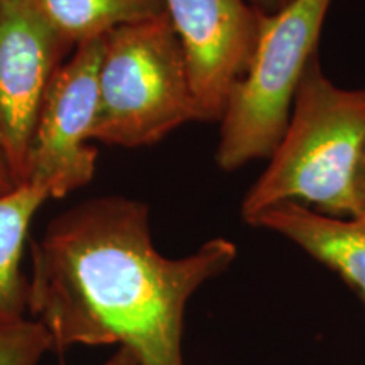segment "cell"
Masks as SVG:
<instances>
[{
    "label": "cell",
    "instance_id": "obj_1",
    "mask_svg": "<svg viewBox=\"0 0 365 365\" xmlns=\"http://www.w3.org/2000/svg\"><path fill=\"white\" fill-rule=\"evenodd\" d=\"M235 259V244L223 237L164 257L153 244L148 205L98 196L53 218L31 242L27 313L48 331L53 352L120 345L139 365H185L188 301Z\"/></svg>",
    "mask_w": 365,
    "mask_h": 365
},
{
    "label": "cell",
    "instance_id": "obj_2",
    "mask_svg": "<svg viewBox=\"0 0 365 365\" xmlns=\"http://www.w3.org/2000/svg\"><path fill=\"white\" fill-rule=\"evenodd\" d=\"M365 149V88L333 85L314 56L267 168L242 200L250 223L293 202L336 218L359 217L357 173Z\"/></svg>",
    "mask_w": 365,
    "mask_h": 365
},
{
    "label": "cell",
    "instance_id": "obj_3",
    "mask_svg": "<svg viewBox=\"0 0 365 365\" xmlns=\"http://www.w3.org/2000/svg\"><path fill=\"white\" fill-rule=\"evenodd\" d=\"M191 120H198V110L185 53L168 12L103 36L98 107L90 140L143 148Z\"/></svg>",
    "mask_w": 365,
    "mask_h": 365
},
{
    "label": "cell",
    "instance_id": "obj_4",
    "mask_svg": "<svg viewBox=\"0 0 365 365\" xmlns=\"http://www.w3.org/2000/svg\"><path fill=\"white\" fill-rule=\"evenodd\" d=\"M333 0H291L264 14L247 70L232 90L220 118L217 164L235 171L271 158L289 122L296 91L317 56L319 34Z\"/></svg>",
    "mask_w": 365,
    "mask_h": 365
},
{
    "label": "cell",
    "instance_id": "obj_5",
    "mask_svg": "<svg viewBox=\"0 0 365 365\" xmlns=\"http://www.w3.org/2000/svg\"><path fill=\"white\" fill-rule=\"evenodd\" d=\"M102 38L76 46L46 91L36 122L26 182L44 186L51 198H63L91 181L97 149L91 148L98 107V70Z\"/></svg>",
    "mask_w": 365,
    "mask_h": 365
},
{
    "label": "cell",
    "instance_id": "obj_6",
    "mask_svg": "<svg viewBox=\"0 0 365 365\" xmlns=\"http://www.w3.org/2000/svg\"><path fill=\"white\" fill-rule=\"evenodd\" d=\"M70 49L34 0H0V158L14 186L26 182L41 105Z\"/></svg>",
    "mask_w": 365,
    "mask_h": 365
},
{
    "label": "cell",
    "instance_id": "obj_7",
    "mask_svg": "<svg viewBox=\"0 0 365 365\" xmlns=\"http://www.w3.org/2000/svg\"><path fill=\"white\" fill-rule=\"evenodd\" d=\"M188 68L198 120H220L247 70L264 14L249 0H164Z\"/></svg>",
    "mask_w": 365,
    "mask_h": 365
},
{
    "label": "cell",
    "instance_id": "obj_8",
    "mask_svg": "<svg viewBox=\"0 0 365 365\" xmlns=\"http://www.w3.org/2000/svg\"><path fill=\"white\" fill-rule=\"evenodd\" d=\"M249 225L286 237L340 274L365 303V217L336 218L286 202L262 212Z\"/></svg>",
    "mask_w": 365,
    "mask_h": 365
},
{
    "label": "cell",
    "instance_id": "obj_9",
    "mask_svg": "<svg viewBox=\"0 0 365 365\" xmlns=\"http://www.w3.org/2000/svg\"><path fill=\"white\" fill-rule=\"evenodd\" d=\"M49 198V190L36 182L0 195V319L27 314L29 279L22 274L21 262L33 218Z\"/></svg>",
    "mask_w": 365,
    "mask_h": 365
},
{
    "label": "cell",
    "instance_id": "obj_10",
    "mask_svg": "<svg viewBox=\"0 0 365 365\" xmlns=\"http://www.w3.org/2000/svg\"><path fill=\"white\" fill-rule=\"evenodd\" d=\"M71 48L103 38L120 26L166 14L164 0H34Z\"/></svg>",
    "mask_w": 365,
    "mask_h": 365
},
{
    "label": "cell",
    "instance_id": "obj_11",
    "mask_svg": "<svg viewBox=\"0 0 365 365\" xmlns=\"http://www.w3.org/2000/svg\"><path fill=\"white\" fill-rule=\"evenodd\" d=\"M53 352L48 331L33 318L0 319V365H38Z\"/></svg>",
    "mask_w": 365,
    "mask_h": 365
},
{
    "label": "cell",
    "instance_id": "obj_12",
    "mask_svg": "<svg viewBox=\"0 0 365 365\" xmlns=\"http://www.w3.org/2000/svg\"><path fill=\"white\" fill-rule=\"evenodd\" d=\"M357 198H359V217H365V149H364L362 159H360L359 173H357Z\"/></svg>",
    "mask_w": 365,
    "mask_h": 365
},
{
    "label": "cell",
    "instance_id": "obj_13",
    "mask_svg": "<svg viewBox=\"0 0 365 365\" xmlns=\"http://www.w3.org/2000/svg\"><path fill=\"white\" fill-rule=\"evenodd\" d=\"M61 365H65V364H61ZM103 365H139V362H137V359H135V355L130 352V350H127V349H118L115 354L112 355L110 359L107 360V362H105Z\"/></svg>",
    "mask_w": 365,
    "mask_h": 365
},
{
    "label": "cell",
    "instance_id": "obj_14",
    "mask_svg": "<svg viewBox=\"0 0 365 365\" xmlns=\"http://www.w3.org/2000/svg\"><path fill=\"white\" fill-rule=\"evenodd\" d=\"M14 188H16V186H14L11 175H9L6 163H4V159L0 158V195L7 193V191H11Z\"/></svg>",
    "mask_w": 365,
    "mask_h": 365
},
{
    "label": "cell",
    "instance_id": "obj_15",
    "mask_svg": "<svg viewBox=\"0 0 365 365\" xmlns=\"http://www.w3.org/2000/svg\"><path fill=\"white\" fill-rule=\"evenodd\" d=\"M249 2L252 4L255 9H259V11L266 14L276 12L281 9V0H249Z\"/></svg>",
    "mask_w": 365,
    "mask_h": 365
},
{
    "label": "cell",
    "instance_id": "obj_16",
    "mask_svg": "<svg viewBox=\"0 0 365 365\" xmlns=\"http://www.w3.org/2000/svg\"><path fill=\"white\" fill-rule=\"evenodd\" d=\"M287 2H291V0H281V7H282V6H286Z\"/></svg>",
    "mask_w": 365,
    "mask_h": 365
}]
</instances>
